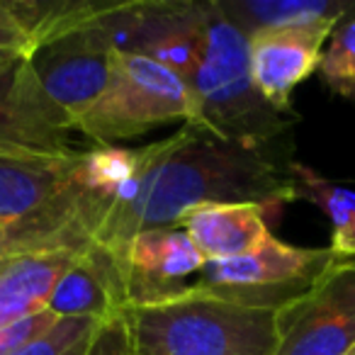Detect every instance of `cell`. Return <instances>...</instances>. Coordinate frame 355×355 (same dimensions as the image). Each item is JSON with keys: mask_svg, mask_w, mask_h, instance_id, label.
Instances as JSON below:
<instances>
[{"mask_svg": "<svg viewBox=\"0 0 355 355\" xmlns=\"http://www.w3.org/2000/svg\"><path fill=\"white\" fill-rule=\"evenodd\" d=\"M56 321H59V316H54L51 311H40V314H32L10 326H3L0 329V355H15L30 340L49 331Z\"/></svg>", "mask_w": 355, "mask_h": 355, "instance_id": "21", "label": "cell"}, {"mask_svg": "<svg viewBox=\"0 0 355 355\" xmlns=\"http://www.w3.org/2000/svg\"><path fill=\"white\" fill-rule=\"evenodd\" d=\"M0 151L44 156L78 151L71 144V134L51 124L30 61H22L15 71L0 76Z\"/></svg>", "mask_w": 355, "mask_h": 355, "instance_id": "12", "label": "cell"}, {"mask_svg": "<svg viewBox=\"0 0 355 355\" xmlns=\"http://www.w3.org/2000/svg\"><path fill=\"white\" fill-rule=\"evenodd\" d=\"M173 122L202 129L188 80L146 56L114 54L107 88L76 132L95 146H117Z\"/></svg>", "mask_w": 355, "mask_h": 355, "instance_id": "4", "label": "cell"}, {"mask_svg": "<svg viewBox=\"0 0 355 355\" xmlns=\"http://www.w3.org/2000/svg\"><path fill=\"white\" fill-rule=\"evenodd\" d=\"M78 153L44 156L0 151V234L20 227L56 198L69 183Z\"/></svg>", "mask_w": 355, "mask_h": 355, "instance_id": "13", "label": "cell"}, {"mask_svg": "<svg viewBox=\"0 0 355 355\" xmlns=\"http://www.w3.org/2000/svg\"><path fill=\"white\" fill-rule=\"evenodd\" d=\"M202 25L205 3L144 0L139 3L132 54L158 61L190 85L202 49Z\"/></svg>", "mask_w": 355, "mask_h": 355, "instance_id": "10", "label": "cell"}, {"mask_svg": "<svg viewBox=\"0 0 355 355\" xmlns=\"http://www.w3.org/2000/svg\"><path fill=\"white\" fill-rule=\"evenodd\" d=\"M73 251H0V329L46 311Z\"/></svg>", "mask_w": 355, "mask_h": 355, "instance_id": "14", "label": "cell"}, {"mask_svg": "<svg viewBox=\"0 0 355 355\" xmlns=\"http://www.w3.org/2000/svg\"><path fill=\"white\" fill-rule=\"evenodd\" d=\"M114 51L88 27L46 42L30 59L42 105L51 124L66 134L78 129L110 83Z\"/></svg>", "mask_w": 355, "mask_h": 355, "instance_id": "6", "label": "cell"}, {"mask_svg": "<svg viewBox=\"0 0 355 355\" xmlns=\"http://www.w3.org/2000/svg\"><path fill=\"white\" fill-rule=\"evenodd\" d=\"M124 275L127 306L175 300L198 282L207 258L178 227L146 229L117 256Z\"/></svg>", "mask_w": 355, "mask_h": 355, "instance_id": "8", "label": "cell"}, {"mask_svg": "<svg viewBox=\"0 0 355 355\" xmlns=\"http://www.w3.org/2000/svg\"><path fill=\"white\" fill-rule=\"evenodd\" d=\"M334 27H282L248 37L251 78L268 105L285 114H297L292 110V93L314 71H319L324 44Z\"/></svg>", "mask_w": 355, "mask_h": 355, "instance_id": "9", "label": "cell"}, {"mask_svg": "<svg viewBox=\"0 0 355 355\" xmlns=\"http://www.w3.org/2000/svg\"><path fill=\"white\" fill-rule=\"evenodd\" d=\"M202 129L219 139L280 151L275 144L290 134L297 114L266 103L251 78L248 37L222 12L217 0L205 3L202 49L190 83Z\"/></svg>", "mask_w": 355, "mask_h": 355, "instance_id": "3", "label": "cell"}, {"mask_svg": "<svg viewBox=\"0 0 355 355\" xmlns=\"http://www.w3.org/2000/svg\"><path fill=\"white\" fill-rule=\"evenodd\" d=\"M129 355H275L280 309L229 302L190 287L175 300L122 311Z\"/></svg>", "mask_w": 355, "mask_h": 355, "instance_id": "2", "label": "cell"}, {"mask_svg": "<svg viewBox=\"0 0 355 355\" xmlns=\"http://www.w3.org/2000/svg\"><path fill=\"white\" fill-rule=\"evenodd\" d=\"M355 353V266L336 263L306 295L280 309L275 355Z\"/></svg>", "mask_w": 355, "mask_h": 355, "instance_id": "7", "label": "cell"}, {"mask_svg": "<svg viewBox=\"0 0 355 355\" xmlns=\"http://www.w3.org/2000/svg\"><path fill=\"white\" fill-rule=\"evenodd\" d=\"M350 266H355V261H350Z\"/></svg>", "mask_w": 355, "mask_h": 355, "instance_id": "22", "label": "cell"}, {"mask_svg": "<svg viewBox=\"0 0 355 355\" xmlns=\"http://www.w3.org/2000/svg\"><path fill=\"white\" fill-rule=\"evenodd\" d=\"M290 175L295 180L297 200H309L331 219V253L338 263L355 261V193L326 180L314 168L300 161L290 163Z\"/></svg>", "mask_w": 355, "mask_h": 355, "instance_id": "17", "label": "cell"}, {"mask_svg": "<svg viewBox=\"0 0 355 355\" xmlns=\"http://www.w3.org/2000/svg\"><path fill=\"white\" fill-rule=\"evenodd\" d=\"M222 12L246 37L282 27L338 25L355 0H217Z\"/></svg>", "mask_w": 355, "mask_h": 355, "instance_id": "16", "label": "cell"}, {"mask_svg": "<svg viewBox=\"0 0 355 355\" xmlns=\"http://www.w3.org/2000/svg\"><path fill=\"white\" fill-rule=\"evenodd\" d=\"M127 309V290L117 256L107 248L88 246L78 253L51 292L46 311L59 319L112 321Z\"/></svg>", "mask_w": 355, "mask_h": 355, "instance_id": "11", "label": "cell"}, {"mask_svg": "<svg viewBox=\"0 0 355 355\" xmlns=\"http://www.w3.org/2000/svg\"><path fill=\"white\" fill-rule=\"evenodd\" d=\"M266 209L253 202H209L190 209L175 224L207 261H224L256 251L272 236Z\"/></svg>", "mask_w": 355, "mask_h": 355, "instance_id": "15", "label": "cell"}, {"mask_svg": "<svg viewBox=\"0 0 355 355\" xmlns=\"http://www.w3.org/2000/svg\"><path fill=\"white\" fill-rule=\"evenodd\" d=\"M353 355H355V353H353Z\"/></svg>", "mask_w": 355, "mask_h": 355, "instance_id": "23", "label": "cell"}, {"mask_svg": "<svg viewBox=\"0 0 355 355\" xmlns=\"http://www.w3.org/2000/svg\"><path fill=\"white\" fill-rule=\"evenodd\" d=\"M331 248H300L270 236L251 253L207 261L195 292L251 306L285 309L336 266Z\"/></svg>", "mask_w": 355, "mask_h": 355, "instance_id": "5", "label": "cell"}, {"mask_svg": "<svg viewBox=\"0 0 355 355\" xmlns=\"http://www.w3.org/2000/svg\"><path fill=\"white\" fill-rule=\"evenodd\" d=\"M290 163L280 151L183 124L173 137L141 146V168L100 224L93 243L119 256L137 234L175 227L190 209L209 202H253L277 212L297 200Z\"/></svg>", "mask_w": 355, "mask_h": 355, "instance_id": "1", "label": "cell"}, {"mask_svg": "<svg viewBox=\"0 0 355 355\" xmlns=\"http://www.w3.org/2000/svg\"><path fill=\"white\" fill-rule=\"evenodd\" d=\"M319 76L331 93L355 100V10L334 27L321 54Z\"/></svg>", "mask_w": 355, "mask_h": 355, "instance_id": "18", "label": "cell"}, {"mask_svg": "<svg viewBox=\"0 0 355 355\" xmlns=\"http://www.w3.org/2000/svg\"><path fill=\"white\" fill-rule=\"evenodd\" d=\"M103 324L98 319H59L15 355H90Z\"/></svg>", "mask_w": 355, "mask_h": 355, "instance_id": "19", "label": "cell"}, {"mask_svg": "<svg viewBox=\"0 0 355 355\" xmlns=\"http://www.w3.org/2000/svg\"><path fill=\"white\" fill-rule=\"evenodd\" d=\"M37 51V42L25 30L8 0H0V76L15 71L22 61H30Z\"/></svg>", "mask_w": 355, "mask_h": 355, "instance_id": "20", "label": "cell"}]
</instances>
